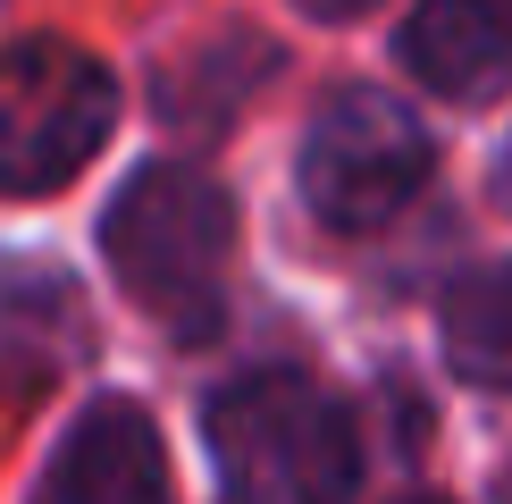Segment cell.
Segmentation results:
<instances>
[{"mask_svg":"<svg viewBox=\"0 0 512 504\" xmlns=\"http://www.w3.org/2000/svg\"><path fill=\"white\" fill-rule=\"evenodd\" d=\"M403 68L462 110L512 93V0H420L403 26Z\"/></svg>","mask_w":512,"mask_h":504,"instance_id":"cell-5","label":"cell"},{"mask_svg":"<svg viewBox=\"0 0 512 504\" xmlns=\"http://www.w3.org/2000/svg\"><path fill=\"white\" fill-rule=\"evenodd\" d=\"M395 504H445V496H395Z\"/></svg>","mask_w":512,"mask_h":504,"instance_id":"cell-9","label":"cell"},{"mask_svg":"<svg viewBox=\"0 0 512 504\" xmlns=\"http://www.w3.org/2000/svg\"><path fill=\"white\" fill-rule=\"evenodd\" d=\"M210 471L227 504H345L361 471L353 412L303 370H244L210 395Z\"/></svg>","mask_w":512,"mask_h":504,"instance_id":"cell-1","label":"cell"},{"mask_svg":"<svg viewBox=\"0 0 512 504\" xmlns=\"http://www.w3.org/2000/svg\"><path fill=\"white\" fill-rule=\"evenodd\" d=\"M118 126V84L68 34L0 42V194H59Z\"/></svg>","mask_w":512,"mask_h":504,"instance_id":"cell-3","label":"cell"},{"mask_svg":"<svg viewBox=\"0 0 512 504\" xmlns=\"http://www.w3.org/2000/svg\"><path fill=\"white\" fill-rule=\"evenodd\" d=\"M118 286L177 336H210L227 311V261H236V202L202 168H135L101 219Z\"/></svg>","mask_w":512,"mask_h":504,"instance_id":"cell-2","label":"cell"},{"mask_svg":"<svg viewBox=\"0 0 512 504\" xmlns=\"http://www.w3.org/2000/svg\"><path fill=\"white\" fill-rule=\"evenodd\" d=\"M504 185H512V152H504Z\"/></svg>","mask_w":512,"mask_h":504,"instance_id":"cell-10","label":"cell"},{"mask_svg":"<svg viewBox=\"0 0 512 504\" xmlns=\"http://www.w3.org/2000/svg\"><path fill=\"white\" fill-rule=\"evenodd\" d=\"M303 9H311V17H361L370 0H303Z\"/></svg>","mask_w":512,"mask_h":504,"instance_id":"cell-8","label":"cell"},{"mask_svg":"<svg viewBox=\"0 0 512 504\" xmlns=\"http://www.w3.org/2000/svg\"><path fill=\"white\" fill-rule=\"evenodd\" d=\"M437 168V143L429 126L403 110L395 93H370V84H353V93H336L328 110L311 118L303 135V202L319 210L328 227H387L403 202L429 185Z\"/></svg>","mask_w":512,"mask_h":504,"instance_id":"cell-4","label":"cell"},{"mask_svg":"<svg viewBox=\"0 0 512 504\" xmlns=\"http://www.w3.org/2000/svg\"><path fill=\"white\" fill-rule=\"evenodd\" d=\"M504 504H512V479H504Z\"/></svg>","mask_w":512,"mask_h":504,"instance_id":"cell-11","label":"cell"},{"mask_svg":"<svg viewBox=\"0 0 512 504\" xmlns=\"http://www.w3.org/2000/svg\"><path fill=\"white\" fill-rule=\"evenodd\" d=\"M445 362L471 387H512V261L471 269L445 294Z\"/></svg>","mask_w":512,"mask_h":504,"instance_id":"cell-7","label":"cell"},{"mask_svg":"<svg viewBox=\"0 0 512 504\" xmlns=\"http://www.w3.org/2000/svg\"><path fill=\"white\" fill-rule=\"evenodd\" d=\"M51 504H168V454L152 412L93 404L51 462Z\"/></svg>","mask_w":512,"mask_h":504,"instance_id":"cell-6","label":"cell"}]
</instances>
